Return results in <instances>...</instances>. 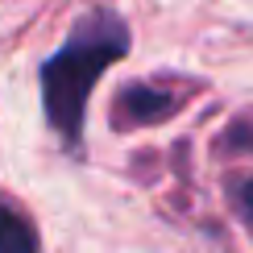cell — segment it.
Instances as JSON below:
<instances>
[{
	"instance_id": "1",
	"label": "cell",
	"mask_w": 253,
	"mask_h": 253,
	"mask_svg": "<svg viewBox=\"0 0 253 253\" xmlns=\"http://www.w3.org/2000/svg\"><path fill=\"white\" fill-rule=\"evenodd\" d=\"M133 34L125 25L117 8H87L75 25H71L67 42L38 67L42 83V112L46 125L54 129L67 154H83V125H87V100L91 87L108 67L129 54Z\"/></svg>"
},
{
	"instance_id": "2",
	"label": "cell",
	"mask_w": 253,
	"mask_h": 253,
	"mask_svg": "<svg viewBox=\"0 0 253 253\" xmlns=\"http://www.w3.org/2000/svg\"><path fill=\"white\" fill-rule=\"evenodd\" d=\"M199 87H204V83H195V79H183L178 87L166 83V79H137L125 91H117V100H112V129L125 133V129L162 125L166 117H174Z\"/></svg>"
},
{
	"instance_id": "3",
	"label": "cell",
	"mask_w": 253,
	"mask_h": 253,
	"mask_svg": "<svg viewBox=\"0 0 253 253\" xmlns=\"http://www.w3.org/2000/svg\"><path fill=\"white\" fill-rule=\"evenodd\" d=\"M0 253H42L38 228L13 204H0Z\"/></svg>"
},
{
	"instance_id": "4",
	"label": "cell",
	"mask_w": 253,
	"mask_h": 253,
	"mask_svg": "<svg viewBox=\"0 0 253 253\" xmlns=\"http://www.w3.org/2000/svg\"><path fill=\"white\" fill-rule=\"evenodd\" d=\"M228 199L237 204L241 220H245V224H253V174L237 178V183H228Z\"/></svg>"
}]
</instances>
